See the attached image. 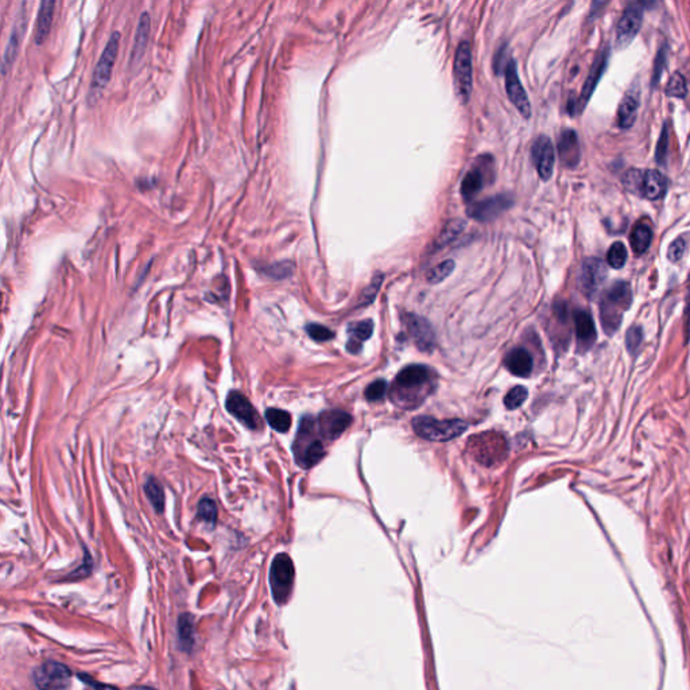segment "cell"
<instances>
[{
    "instance_id": "obj_1",
    "label": "cell",
    "mask_w": 690,
    "mask_h": 690,
    "mask_svg": "<svg viewBox=\"0 0 690 690\" xmlns=\"http://www.w3.org/2000/svg\"><path fill=\"white\" fill-rule=\"evenodd\" d=\"M433 371L421 364L405 367L395 378L390 395L392 402L405 409L419 406L434 387Z\"/></svg>"
},
{
    "instance_id": "obj_2",
    "label": "cell",
    "mask_w": 690,
    "mask_h": 690,
    "mask_svg": "<svg viewBox=\"0 0 690 690\" xmlns=\"http://www.w3.org/2000/svg\"><path fill=\"white\" fill-rule=\"evenodd\" d=\"M320 436L321 433L317 419H314L313 416L302 418L293 445L296 461L300 467L311 468L324 457L325 449Z\"/></svg>"
},
{
    "instance_id": "obj_3",
    "label": "cell",
    "mask_w": 690,
    "mask_h": 690,
    "mask_svg": "<svg viewBox=\"0 0 690 690\" xmlns=\"http://www.w3.org/2000/svg\"><path fill=\"white\" fill-rule=\"evenodd\" d=\"M632 302V293L625 282H616L604 294L600 302V320L604 331L614 335L619 326L624 311H628Z\"/></svg>"
},
{
    "instance_id": "obj_4",
    "label": "cell",
    "mask_w": 690,
    "mask_h": 690,
    "mask_svg": "<svg viewBox=\"0 0 690 690\" xmlns=\"http://www.w3.org/2000/svg\"><path fill=\"white\" fill-rule=\"evenodd\" d=\"M119 47H120V33L113 32L109 36V39L104 47L103 53L98 61L95 71H93V77H92L91 88H89V95H88V99L91 103H96L102 98L107 85L109 84L111 77H112V71L115 68V63L118 58Z\"/></svg>"
},
{
    "instance_id": "obj_5",
    "label": "cell",
    "mask_w": 690,
    "mask_h": 690,
    "mask_svg": "<svg viewBox=\"0 0 690 690\" xmlns=\"http://www.w3.org/2000/svg\"><path fill=\"white\" fill-rule=\"evenodd\" d=\"M415 433L427 441H449L461 436L468 423L461 419H436L433 416L421 415L413 419Z\"/></svg>"
},
{
    "instance_id": "obj_6",
    "label": "cell",
    "mask_w": 690,
    "mask_h": 690,
    "mask_svg": "<svg viewBox=\"0 0 690 690\" xmlns=\"http://www.w3.org/2000/svg\"><path fill=\"white\" fill-rule=\"evenodd\" d=\"M495 69L500 67L504 74V85H506V92L510 99V102L514 104V107L519 111V113L524 118L528 119L531 116V105L528 96L519 80L518 76L517 64L513 58H506L504 47L496 54L495 63H493Z\"/></svg>"
},
{
    "instance_id": "obj_7",
    "label": "cell",
    "mask_w": 690,
    "mask_h": 690,
    "mask_svg": "<svg viewBox=\"0 0 690 690\" xmlns=\"http://www.w3.org/2000/svg\"><path fill=\"white\" fill-rule=\"evenodd\" d=\"M453 76L456 82V89L458 98L467 103L471 99L474 87V61H472V47L467 41H463L454 56Z\"/></svg>"
},
{
    "instance_id": "obj_8",
    "label": "cell",
    "mask_w": 690,
    "mask_h": 690,
    "mask_svg": "<svg viewBox=\"0 0 690 690\" xmlns=\"http://www.w3.org/2000/svg\"><path fill=\"white\" fill-rule=\"evenodd\" d=\"M294 584V565L291 558L282 553L278 554L270 569V586L271 592L278 604H285L290 593L293 590Z\"/></svg>"
},
{
    "instance_id": "obj_9",
    "label": "cell",
    "mask_w": 690,
    "mask_h": 690,
    "mask_svg": "<svg viewBox=\"0 0 690 690\" xmlns=\"http://www.w3.org/2000/svg\"><path fill=\"white\" fill-rule=\"evenodd\" d=\"M493 159L489 155L479 157L474 168L465 174L461 182V196L465 201H471L478 193H480L487 183H491L493 178Z\"/></svg>"
},
{
    "instance_id": "obj_10",
    "label": "cell",
    "mask_w": 690,
    "mask_h": 690,
    "mask_svg": "<svg viewBox=\"0 0 690 690\" xmlns=\"http://www.w3.org/2000/svg\"><path fill=\"white\" fill-rule=\"evenodd\" d=\"M608 58H610V47H605L594 58L592 67H590V70L588 73L587 80L583 85V89H581V93L579 96L577 100H575L573 103L569 105V112L572 115H579L581 113L587 104L589 103L597 84L600 82L601 80V76L604 73V70L607 68V64H608Z\"/></svg>"
},
{
    "instance_id": "obj_11",
    "label": "cell",
    "mask_w": 690,
    "mask_h": 690,
    "mask_svg": "<svg viewBox=\"0 0 690 690\" xmlns=\"http://www.w3.org/2000/svg\"><path fill=\"white\" fill-rule=\"evenodd\" d=\"M34 681L39 689H65L70 687L71 673L65 665L49 660L35 669Z\"/></svg>"
},
{
    "instance_id": "obj_12",
    "label": "cell",
    "mask_w": 690,
    "mask_h": 690,
    "mask_svg": "<svg viewBox=\"0 0 690 690\" xmlns=\"http://www.w3.org/2000/svg\"><path fill=\"white\" fill-rule=\"evenodd\" d=\"M643 23V7L636 1L630 3L616 26V46L619 49L627 47L641 32Z\"/></svg>"
},
{
    "instance_id": "obj_13",
    "label": "cell",
    "mask_w": 690,
    "mask_h": 690,
    "mask_svg": "<svg viewBox=\"0 0 690 690\" xmlns=\"http://www.w3.org/2000/svg\"><path fill=\"white\" fill-rule=\"evenodd\" d=\"M26 29H27V11H26V1H23L22 8L19 10V14L14 22L8 43L4 50V57H3V73L4 74H7L8 70L12 68V65L15 64V61L19 56L21 43H22V39L26 33Z\"/></svg>"
},
{
    "instance_id": "obj_14",
    "label": "cell",
    "mask_w": 690,
    "mask_h": 690,
    "mask_svg": "<svg viewBox=\"0 0 690 690\" xmlns=\"http://www.w3.org/2000/svg\"><path fill=\"white\" fill-rule=\"evenodd\" d=\"M511 205H513V197L510 194H496L493 197L485 199L483 201L471 204L468 207V216L475 220L487 223L499 217Z\"/></svg>"
},
{
    "instance_id": "obj_15",
    "label": "cell",
    "mask_w": 690,
    "mask_h": 690,
    "mask_svg": "<svg viewBox=\"0 0 690 690\" xmlns=\"http://www.w3.org/2000/svg\"><path fill=\"white\" fill-rule=\"evenodd\" d=\"M225 406L227 410L235 418H238V421H241L247 427L256 430L262 426L260 415L258 414L252 403L241 392L232 391L227 398Z\"/></svg>"
},
{
    "instance_id": "obj_16",
    "label": "cell",
    "mask_w": 690,
    "mask_h": 690,
    "mask_svg": "<svg viewBox=\"0 0 690 690\" xmlns=\"http://www.w3.org/2000/svg\"><path fill=\"white\" fill-rule=\"evenodd\" d=\"M405 324L409 335L413 337L415 345L422 352H432L436 345V335L433 326L426 318L416 314H406Z\"/></svg>"
},
{
    "instance_id": "obj_17",
    "label": "cell",
    "mask_w": 690,
    "mask_h": 690,
    "mask_svg": "<svg viewBox=\"0 0 690 690\" xmlns=\"http://www.w3.org/2000/svg\"><path fill=\"white\" fill-rule=\"evenodd\" d=\"M531 157L539 177L544 181L550 179L555 162L554 146L550 138H548L546 135H541L535 139L531 147Z\"/></svg>"
},
{
    "instance_id": "obj_18",
    "label": "cell",
    "mask_w": 690,
    "mask_h": 690,
    "mask_svg": "<svg viewBox=\"0 0 690 690\" xmlns=\"http://www.w3.org/2000/svg\"><path fill=\"white\" fill-rule=\"evenodd\" d=\"M605 276H607V269L603 260L597 258H588L583 262L580 269V276H579L580 289L587 296H592L599 290Z\"/></svg>"
},
{
    "instance_id": "obj_19",
    "label": "cell",
    "mask_w": 690,
    "mask_h": 690,
    "mask_svg": "<svg viewBox=\"0 0 690 690\" xmlns=\"http://www.w3.org/2000/svg\"><path fill=\"white\" fill-rule=\"evenodd\" d=\"M350 422L352 416L342 410L324 412L317 419L320 433L326 440H335L340 437L350 425Z\"/></svg>"
},
{
    "instance_id": "obj_20",
    "label": "cell",
    "mask_w": 690,
    "mask_h": 690,
    "mask_svg": "<svg viewBox=\"0 0 690 690\" xmlns=\"http://www.w3.org/2000/svg\"><path fill=\"white\" fill-rule=\"evenodd\" d=\"M558 154L566 168H575L580 162L581 151L577 134L573 130H564L558 137Z\"/></svg>"
},
{
    "instance_id": "obj_21",
    "label": "cell",
    "mask_w": 690,
    "mask_h": 690,
    "mask_svg": "<svg viewBox=\"0 0 690 690\" xmlns=\"http://www.w3.org/2000/svg\"><path fill=\"white\" fill-rule=\"evenodd\" d=\"M56 4H57V0H41L38 16H36L34 35L35 43L38 46L43 45L50 34Z\"/></svg>"
},
{
    "instance_id": "obj_22",
    "label": "cell",
    "mask_w": 690,
    "mask_h": 690,
    "mask_svg": "<svg viewBox=\"0 0 690 690\" xmlns=\"http://www.w3.org/2000/svg\"><path fill=\"white\" fill-rule=\"evenodd\" d=\"M150 30H151V19L148 12H143L142 16L139 18L138 27L134 36V45L131 50V57H130V65L137 67L139 61L143 58V54L147 49L148 39H150Z\"/></svg>"
},
{
    "instance_id": "obj_23",
    "label": "cell",
    "mask_w": 690,
    "mask_h": 690,
    "mask_svg": "<svg viewBox=\"0 0 690 690\" xmlns=\"http://www.w3.org/2000/svg\"><path fill=\"white\" fill-rule=\"evenodd\" d=\"M576 336L580 350H588L596 342V329L590 314L584 311L575 313Z\"/></svg>"
},
{
    "instance_id": "obj_24",
    "label": "cell",
    "mask_w": 690,
    "mask_h": 690,
    "mask_svg": "<svg viewBox=\"0 0 690 690\" xmlns=\"http://www.w3.org/2000/svg\"><path fill=\"white\" fill-rule=\"evenodd\" d=\"M667 189L666 177L658 170H647L642 174L639 194L649 199L658 200L660 199Z\"/></svg>"
},
{
    "instance_id": "obj_25",
    "label": "cell",
    "mask_w": 690,
    "mask_h": 690,
    "mask_svg": "<svg viewBox=\"0 0 690 690\" xmlns=\"http://www.w3.org/2000/svg\"><path fill=\"white\" fill-rule=\"evenodd\" d=\"M507 370L520 378H526L533 371V357L524 348H514L504 359Z\"/></svg>"
},
{
    "instance_id": "obj_26",
    "label": "cell",
    "mask_w": 690,
    "mask_h": 690,
    "mask_svg": "<svg viewBox=\"0 0 690 690\" xmlns=\"http://www.w3.org/2000/svg\"><path fill=\"white\" fill-rule=\"evenodd\" d=\"M349 342L346 349L350 353H357L361 349L363 342L368 340L374 332V322L371 320H366L361 322L352 324L349 326Z\"/></svg>"
},
{
    "instance_id": "obj_27",
    "label": "cell",
    "mask_w": 690,
    "mask_h": 690,
    "mask_svg": "<svg viewBox=\"0 0 690 690\" xmlns=\"http://www.w3.org/2000/svg\"><path fill=\"white\" fill-rule=\"evenodd\" d=\"M638 107H639V100H638L636 95L627 93L623 98L621 103L619 104V109H618V124H619V127H621V129H630V127H632V124L636 120Z\"/></svg>"
},
{
    "instance_id": "obj_28",
    "label": "cell",
    "mask_w": 690,
    "mask_h": 690,
    "mask_svg": "<svg viewBox=\"0 0 690 690\" xmlns=\"http://www.w3.org/2000/svg\"><path fill=\"white\" fill-rule=\"evenodd\" d=\"M630 241H631V247H632L634 252L638 255H642L650 247V243L653 241V231H652L650 225L646 223L636 224L632 230Z\"/></svg>"
},
{
    "instance_id": "obj_29",
    "label": "cell",
    "mask_w": 690,
    "mask_h": 690,
    "mask_svg": "<svg viewBox=\"0 0 690 690\" xmlns=\"http://www.w3.org/2000/svg\"><path fill=\"white\" fill-rule=\"evenodd\" d=\"M144 491H146V495L148 496L151 504L154 506V509L158 513H162L164 507H165V492H164V488L159 482L154 478H150L144 485Z\"/></svg>"
},
{
    "instance_id": "obj_30",
    "label": "cell",
    "mask_w": 690,
    "mask_h": 690,
    "mask_svg": "<svg viewBox=\"0 0 690 690\" xmlns=\"http://www.w3.org/2000/svg\"><path fill=\"white\" fill-rule=\"evenodd\" d=\"M266 419L273 429L280 433H286L291 426V416L285 410L269 409L266 412Z\"/></svg>"
},
{
    "instance_id": "obj_31",
    "label": "cell",
    "mask_w": 690,
    "mask_h": 690,
    "mask_svg": "<svg viewBox=\"0 0 690 690\" xmlns=\"http://www.w3.org/2000/svg\"><path fill=\"white\" fill-rule=\"evenodd\" d=\"M464 228H465V223L463 220H452V221H449L448 224L445 225V228L441 231L438 239L436 241V247L441 248V247L447 245L453 239H456L463 232Z\"/></svg>"
},
{
    "instance_id": "obj_32",
    "label": "cell",
    "mask_w": 690,
    "mask_h": 690,
    "mask_svg": "<svg viewBox=\"0 0 690 690\" xmlns=\"http://www.w3.org/2000/svg\"><path fill=\"white\" fill-rule=\"evenodd\" d=\"M666 95L676 99H684L688 95L687 80L681 73H674L666 87Z\"/></svg>"
},
{
    "instance_id": "obj_33",
    "label": "cell",
    "mask_w": 690,
    "mask_h": 690,
    "mask_svg": "<svg viewBox=\"0 0 690 690\" xmlns=\"http://www.w3.org/2000/svg\"><path fill=\"white\" fill-rule=\"evenodd\" d=\"M627 260V249L621 242L614 243L607 254V262L614 269H621Z\"/></svg>"
},
{
    "instance_id": "obj_34",
    "label": "cell",
    "mask_w": 690,
    "mask_h": 690,
    "mask_svg": "<svg viewBox=\"0 0 690 690\" xmlns=\"http://www.w3.org/2000/svg\"><path fill=\"white\" fill-rule=\"evenodd\" d=\"M454 262L453 260H445L443 263H440L438 266L433 267L432 270H429L427 273V282L429 283H440L443 282L444 279H447L454 270Z\"/></svg>"
},
{
    "instance_id": "obj_35",
    "label": "cell",
    "mask_w": 690,
    "mask_h": 690,
    "mask_svg": "<svg viewBox=\"0 0 690 690\" xmlns=\"http://www.w3.org/2000/svg\"><path fill=\"white\" fill-rule=\"evenodd\" d=\"M197 515L208 524L213 526L217 520V504L212 499L204 498L199 504Z\"/></svg>"
},
{
    "instance_id": "obj_36",
    "label": "cell",
    "mask_w": 690,
    "mask_h": 690,
    "mask_svg": "<svg viewBox=\"0 0 690 690\" xmlns=\"http://www.w3.org/2000/svg\"><path fill=\"white\" fill-rule=\"evenodd\" d=\"M526 399H527V390L523 386H517L513 390H510L509 394L504 397V405L507 409L514 410L522 406Z\"/></svg>"
},
{
    "instance_id": "obj_37",
    "label": "cell",
    "mask_w": 690,
    "mask_h": 690,
    "mask_svg": "<svg viewBox=\"0 0 690 690\" xmlns=\"http://www.w3.org/2000/svg\"><path fill=\"white\" fill-rule=\"evenodd\" d=\"M179 636L183 641L185 649L193 645V619L188 615L182 616L179 621Z\"/></svg>"
},
{
    "instance_id": "obj_38",
    "label": "cell",
    "mask_w": 690,
    "mask_h": 690,
    "mask_svg": "<svg viewBox=\"0 0 690 690\" xmlns=\"http://www.w3.org/2000/svg\"><path fill=\"white\" fill-rule=\"evenodd\" d=\"M307 332L315 342H328V340H332L335 336V333L331 329H328L326 326L320 325V324H309L307 326Z\"/></svg>"
},
{
    "instance_id": "obj_39",
    "label": "cell",
    "mask_w": 690,
    "mask_h": 690,
    "mask_svg": "<svg viewBox=\"0 0 690 690\" xmlns=\"http://www.w3.org/2000/svg\"><path fill=\"white\" fill-rule=\"evenodd\" d=\"M386 391H387V383L384 380H377L367 387L366 398L370 402H378L386 395Z\"/></svg>"
},
{
    "instance_id": "obj_40",
    "label": "cell",
    "mask_w": 690,
    "mask_h": 690,
    "mask_svg": "<svg viewBox=\"0 0 690 690\" xmlns=\"http://www.w3.org/2000/svg\"><path fill=\"white\" fill-rule=\"evenodd\" d=\"M643 340V333H642V329L639 326H632L628 329L627 332V336H625V346L627 349L634 353L639 345L642 343Z\"/></svg>"
},
{
    "instance_id": "obj_41",
    "label": "cell",
    "mask_w": 690,
    "mask_h": 690,
    "mask_svg": "<svg viewBox=\"0 0 690 690\" xmlns=\"http://www.w3.org/2000/svg\"><path fill=\"white\" fill-rule=\"evenodd\" d=\"M667 148H669V130H667V126H665L660 133L658 144H656V161L659 164H665V159L667 155Z\"/></svg>"
},
{
    "instance_id": "obj_42",
    "label": "cell",
    "mask_w": 690,
    "mask_h": 690,
    "mask_svg": "<svg viewBox=\"0 0 690 690\" xmlns=\"http://www.w3.org/2000/svg\"><path fill=\"white\" fill-rule=\"evenodd\" d=\"M687 251V242L680 238V239H676L674 242L670 244L669 247V251H667V258L671 260V262H678L684 254Z\"/></svg>"
},
{
    "instance_id": "obj_43",
    "label": "cell",
    "mask_w": 690,
    "mask_h": 690,
    "mask_svg": "<svg viewBox=\"0 0 690 690\" xmlns=\"http://www.w3.org/2000/svg\"><path fill=\"white\" fill-rule=\"evenodd\" d=\"M381 280H383V276L378 274V276L374 278V280L371 282V285L364 290L363 296H361V304L366 305V304H370L375 300V296L377 293L379 291L380 285H381Z\"/></svg>"
},
{
    "instance_id": "obj_44",
    "label": "cell",
    "mask_w": 690,
    "mask_h": 690,
    "mask_svg": "<svg viewBox=\"0 0 690 690\" xmlns=\"http://www.w3.org/2000/svg\"><path fill=\"white\" fill-rule=\"evenodd\" d=\"M665 64H666V46H663L658 56H656V67H654V74H653V82L656 84V81H659L660 78V74L663 71V68H665Z\"/></svg>"
},
{
    "instance_id": "obj_45",
    "label": "cell",
    "mask_w": 690,
    "mask_h": 690,
    "mask_svg": "<svg viewBox=\"0 0 690 690\" xmlns=\"http://www.w3.org/2000/svg\"><path fill=\"white\" fill-rule=\"evenodd\" d=\"M636 1L638 4H641L643 8H647V10H652V8H656L659 3V0H634Z\"/></svg>"
},
{
    "instance_id": "obj_46",
    "label": "cell",
    "mask_w": 690,
    "mask_h": 690,
    "mask_svg": "<svg viewBox=\"0 0 690 690\" xmlns=\"http://www.w3.org/2000/svg\"><path fill=\"white\" fill-rule=\"evenodd\" d=\"M607 0H592V7H590V12L592 14H596L605 3Z\"/></svg>"
}]
</instances>
